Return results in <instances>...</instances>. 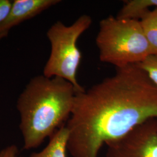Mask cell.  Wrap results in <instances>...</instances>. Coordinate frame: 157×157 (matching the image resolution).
I'll return each instance as SVG.
<instances>
[{
    "instance_id": "cell-6",
    "label": "cell",
    "mask_w": 157,
    "mask_h": 157,
    "mask_svg": "<svg viewBox=\"0 0 157 157\" xmlns=\"http://www.w3.org/2000/svg\"><path fill=\"white\" fill-rule=\"evenodd\" d=\"M61 2L59 0H14L6 21L0 26V40L8 36L12 29Z\"/></svg>"
},
{
    "instance_id": "cell-12",
    "label": "cell",
    "mask_w": 157,
    "mask_h": 157,
    "mask_svg": "<svg viewBox=\"0 0 157 157\" xmlns=\"http://www.w3.org/2000/svg\"><path fill=\"white\" fill-rule=\"evenodd\" d=\"M18 154V147L15 144H11L1 150L0 157H17Z\"/></svg>"
},
{
    "instance_id": "cell-8",
    "label": "cell",
    "mask_w": 157,
    "mask_h": 157,
    "mask_svg": "<svg viewBox=\"0 0 157 157\" xmlns=\"http://www.w3.org/2000/svg\"><path fill=\"white\" fill-rule=\"evenodd\" d=\"M151 8H157V0H129L124 2L117 17L139 21Z\"/></svg>"
},
{
    "instance_id": "cell-10",
    "label": "cell",
    "mask_w": 157,
    "mask_h": 157,
    "mask_svg": "<svg viewBox=\"0 0 157 157\" xmlns=\"http://www.w3.org/2000/svg\"><path fill=\"white\" fill-rule=\"evenodd\" d=\"M157 86V56L151 55L137 64Z\"/></svg>"
},
{
    "instance_id": "cell-4",
    "label": "cell",
    "mask_w": 157,
    "mask_h": 157,
    "mask_svg": "<svg viewBox=\"0 0 157 157\" xmlns=\"http://www.w3.org/2000/svg\"><path fill=\"white\" fill-rule=\"evenodd\" d=\"M91 17L83 15L69 25L61 21L54 23L47 32L50 43V54L43 69L47 78L58 77L73 85L76 93L84 91L78 83L77 72L82 60V54L77 45L81 35L89 28Z\"/></svg>"
},
{
    "instance_id": "cell-11",
    "label": "cell",
    "mask_w": 157,
    "mask_h": 157,
    "mask_svg": "<svg viewBox=\"0 0 157 157\" xmlns=\"http://www.w3.org/2000/svg\"><path fill=\"white\" fill-rule=\"evenodd\" d=\"M13 1L0 0V26L4 23L11 11Z\"/></svg>"
},
{
    "instance_id": "cell-2",
    "label": "cell",
    "mask_w": 157,
    "mask_h": 157,
    "mask_svg": "<svg viewBox=\"0 0 157 157\" xmlns=\"http://www.w3.org/2000/svg\"><path fill=\"white\" fill-rule=\"evenodd\" d=\"M76 90L63 78L43 75L32 78L20 94L17 108L23 149L39 147L69 119Z\"/></svg>"
},
{
    "instance_id": "cell-7",
    "label": "cell",
    "mask_w": 157,
    "mask_h": 157,
    "mask_svg": "<svg viewBox=\"0 0 157 157\" xmlns=\"http://www.w3.org/2000/svg\"><path fill=\"white\" fill-rule=\"evenodd\" d=\"M67 140L68 130L65 124L51 137L42 150L32 153L29 157H67Z\"/></svg>"
},
{
    "instance_id": "cell-9",
    "label": "cell",
    "mask_w": 157,
    "mask_h": 157,
    "mask_svg": "<svg viewBox=\"0 0 157 157\" xmlns=\"http://www.w3.org/2000/svg\"><path fill=\"white\" fill-rule=\"evenodd\" d=\"M139 21L152 55L157 56V8L147 12Z\"/></svg>"
},
{
    "instance_id": "cell-5",
    "label": "cell",
    "mask_w": 157,
    "mask_h": 157,
    "mask_svg": "<svg viewBox=\"0 0 157 157\" xmlns=\"http://www.w3.org/2000/svg\"><path fill=\"white\" fill-rule=\"evenodd\" d=\"M106 146L105 157H157V119L146 121Z\"/></svg>"
},
{
    "instance_id": "cell-3",
    "label": "cell",
    "mask_w": 157,
    "mask_h": 157,
    "mask_svg": "<svg viewBox=\"0 0 157 157\" xmlns=\"http://www.w3.org/2000/svg\"><path fill=\"white\" fill-rule=\"evenodd\" d=\"M95 42L101 62L116 68L140 63L152 55L139 20L112 16L102 19Z\"/></svg>"
},
{
    "instance_id": "cell-1",
    "label": "cell",
    "mask_w": 157,
    "mask_h": 157,
    "mask_svg": "<svg viewBox=\"0 0 157 157\" xmlns=\"http://www.w3.org/2000/svg\"><path fill=\"white\" fill-rule=\"evenodd\" d=\"M76 93L66 125L72 157H98L102 147L157 119V86L137 64Z\"/></svg>"
},
{
    "instance_id": "cell-13",
    "label": "cell",
    "mask_w": 157,
    "mask_h": 157,
    "mask_svg": "<svg viewBox=\"0 0 157 157\" xmlns=\"http://www.w3.org/2000/svg\"><path fill=\"white\" fill-rule=\"evenodd\" d=\"M0 151H1V150H0Z\"/></svg>"
}]
</instances>
